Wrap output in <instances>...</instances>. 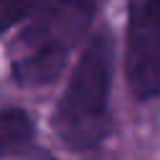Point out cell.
Listing matches in <instances>:
<instances>
[{"instance_id":"obj_3","label":"cell","mask_w":160,"mask_h":160,"mask_svg":"<svg viewBox=\"0 0 160 160\" xmlns=\"http://www.w3.org/2000/svg\"><path fill=\"white\" fill-rule=\"evenodd\" d=\"M125 78L135 98L160 95V0H130Z\"/></svg>"},{"instance_id":"obj_5","label":"cell","mask_w":160,"mask_h":160,"mask_svg":"<svg viewBox=\"0 0 160 160\" xmlns=\"http://www.w3.org/2000/svg\"><path fill=\"white\" fill-rule=\"evenodd\" d=\"M30 8H32V0H0V32L25 20Z\"/></svg>"},{"instance_id":"obj_1","label":"cell","mask_w":160,"mask_h":160,"mask_svg":"<svg viewBox=\"0 0 160 160\" xmlns=\"http://www.w3.org/2000/svg\"><path fill=\"white\" fill-rule=\"evenodd\" d=\"M92 12L95 0H32L28 22L10 45L15 80L28 88L52 82L85 35Z\"/></svg>"},{"instance_id":"obj_2","label":"cell","mask_w":160,"mask_h":160,"mask_svg":"<svg viewBox=\"0 0 160 160\" xmlns=\"http://www.w3.org/2000/svg\"><path fill=\"white\" fill-rule=\"evenodd\" d=\"M110 85L112 40L108 32H98L85 45L52 118L55 132L68 148L90 150L105 140L110 130Z\"/></svg>"},{"instance_id":"obj_4","label":"cell","mask_w":160,"mask_h":160,"mask_svg":"<svg viewBox=\"0 0 160 160\" xmlns=\"http://www.w3.org/2000/svg\"><path fill=\"white\" fill-rule=\"evenodd\" d=\"M35 138V120L22 108L0 110V158L22 152Z\"/></svg>"}]
</instances>
